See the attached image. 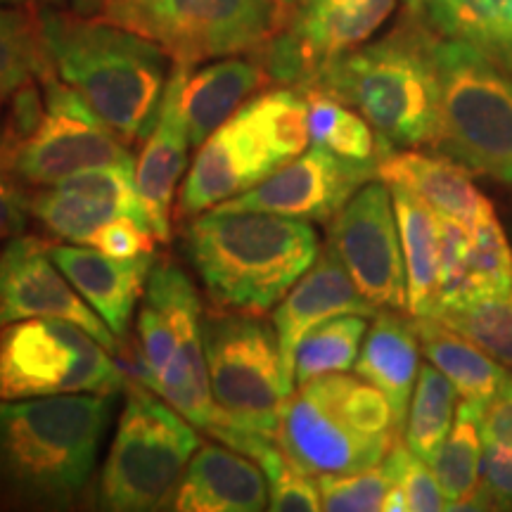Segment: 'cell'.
Segmentation results:
<instances>
[{
  "instance_id": "obj_20",
  "label": "cell",
  "mask_w": 512,
  "mask_h": 512,
  "mask_svg": "<svg viewBox=\"0 0 512 512\" xmlns=\"http://www.w3.org/2000/svg\"><path fill=\"white\" fill-rule=\"evenodd\" d=\"M50 256L86 304L124 342L133 313L145 297L155 254L117 259L91 245H50Z\"/></svg>"
},
{
  "instance_id": "obj_14",
  "label": "cell",
  "mask_w": 512,
  "mask_h": 512,
  "mask_svg": "<svg viewBox=\"0 0 512 512\" xmlns=\"http://www.w3.org/2000/svg\"><path fill=\"white\" fill-rule=\"evenodd\" d=\"M27 318H62L117 354L121 342L74 290L50 256V242L19 235L0 252V328Z\"/></svg>"
},
{
  "instance_id": "obj_13",
  "label": "cell",
  "mask_w": 512,
  "mask_h": 512,
  "mask_svg": "<svg viewBox=\"0 0 512 512\" xmlns=\"http://www.w3.org/2000/svg\"><path fill=\"white\" fill-rule=\"evenodd\" d=\"M373 178H377V164L351 162L325 147L313 145L304 155L273 171L266 181L216 209L264 211L302 221H330Z\"/></svg>"
},
{
  "instance_id": "obj_33",
  "label": "cell",
  "mask_w": 512,
  "mask_h": 512,
  "mask_svg": "<svg viewBox=\"0 0 512 512\" xmlns=\"http://www.w3.org/2000/svg\"><path fill=\"white\" fill-rule=\"evenodd\" d=\"M368 332V318L349 316L332 318L328 323L313 328L294 354V382L304 384L320 375L347 373L356 366L361 354L363 337Z\"/></svg>"
},
{
  "instance_id": "obj_26",
  "label": "cell",
  "mask_w": 512,
  "mask_h": 512,
  "mask_svg": "<svg viewBox=\"0 0 512 512\" xmlns=\"http://www.w3.org/2000/svg\"><path fill=\"white\" fill-rule=\"evenodd\" d=\"M415 325H418L422 354L451 380L460 399L479 408L494 399L510 375L501 361L437 318H415Z\"/></svg>"
},
{
  "instance_id": "obj_46",
  "label": "cell",
  "mask_w": 512,
  "mask_h": 512,
  "mask_svg": "<svg viewBox=\"0 0 512 512\" xmlns=\"http://www.w3.org/2000/svg\"><path fill=\"white\" fill-rule=\"evenodd\" d=\"M69 8L74 12H79V15H95L102 5L110 3V0H67Z\"/></svg>"
},
{
  "instance_id": "obj_7",
  "label": "cell",
  "mask_w": 512,
  "mask_h": 512,
  "mask_svg": "<svg viewBox=\"0 0 512 512\" xmlns=\"http://www.w3.org/2000/svg\"><path fill=\"white\" fill-rule=\"evenodd\" d=\"M197 427L162 396L138 382H126L110 453L98 484V503L112 512L171 510L192 453L200 448Z\"/></svg>"
},
{
  "instance_id": "obj_41",
  "label": "cell",
  "mask_w": 512,
  "mask_h": 512,
  "mask_svg": "<svg viewBox=\"0 0 512 512\" xmlns=\"http://www.w3.org/2000/svg\"><path fill=\"white\" fill-rule=\"evenodd\" d=\"M155 245V233H152L150 228H145L143 223H138L136 219H128V216H121V219L105 223L91 240V247L100 249V252L110 256H117V259H133V256L155 254Z\"/></svg>"
},
{
  "instance_id": "obj_9",
  "label": "cell",
  "mask_w": 512,
  "mask_h": 512,
  "mask_svg": "<svg viewBox=\"0 0 512 512\" xmlns=\"http://www.w3.org/2000/svg\"><path fill=\"white\" fill-rule=\"evenodd\" d=\"M126 382L112 351L76 323L27 318L0 328V401L117 394Z\"/></svg>"
},
{
  "instance_id": "obj_25",
  "label": "cell",
  "mask_w": 512,
  "mask_h": 512,
  "mask_svg": "<svg viewBox=\"0 0 512 512\" xmlns=\"http://www.w3.org/2000/svg\"><path fill=\"white\" fill-rule=\"evenodd\" d=\"M394 200L403 264H406L408 313L413 318L432 316L437 304L441 216L411 190L389 185Z\"/></svg>"
},
{
  "instance_id": "obj_30",
  "label": "cell",
  "mask_w": 512,
  "mask_h": 512,
  "mask_svg": "<svg viewBox=\"0 0 512 512\" xmlns=\"http://www.w3.org/2000/svg\"><path fill=\"white\" fill-rule=\"evenodd\" d=\"M309 102V133L311 143L335 152L351 162H373L387 155L389 147L373 131V126L342 100L323 91H304Z\"/></svg>"
},
{
  "instance_id": "obj_32",
  "label": "cell",
  "mask_w": 512,
  "mask_h": 512,
  "mask_svg": "<svg viewBox=\"0 0 512 512\" xmlns=\"http://www.w3.org/2000/svg\"><path fill=\"white\" fill-rule=\"evenodd\" d=\"M43 48L38 10L24 5H0V98H10L29 81L50 72Z\"/></svg>"
},
{
  "instance_id": "obj_29",
  "label": "cell",
  "mask_w": 512,
  "mask_h": 512,
  "mask_svg": "<svg viewBox=\"0 0 512 512\" xmlns=\"http://www.w3.org/2000/svg\"><path fill=\"white\" fill-rule=\"evenodd\" d=\"M240 112L252 124L278 169L309 150V102L299 88L280 86L256 95L240 107Z\"/></svg>"
},
{
  "instance_id": "obj_34",
  "label": "cell",
  "mask_w": 512,
  "mask_h": 512,
  "mask_svg": "<svg viewBox=\"0 0 512 512\" xmlns=\"http://www.w3.org/2000/svg\"><path fill=\"white\" fill-rule=\"evenodd\" d=\"M505 292H512V247L501 219L496 216L494 204L489 202L475 228L470 230L463 304Z\"/></svg>"
},
{
  "instance_id": "obj_44",
  "label": "cell",
  "mask_w": 512,
  "mask_h": 512,
  "mask_svg": "<svg viewBox=\"0 0 512 512\" xmlns=\"http://www.w3.org/2000/svg\"><path fill=\"white\" fill-rule=\"evenodd\" d=\"M19 140L12 131L10 114H8V98H0V171H12L15 157L19 152Z\"/></svg>"
},
{
  "instance_id": "obj_27",
  "label": "cell",
  "mask_w": 512,
  "mask_h": 512,
  "mask_svg": "<svg viewBox=\"0 0 512 512\" xmlns=\"http://www.w3.org/2000/svg\"><path fill=\"white\" fill-rule=\"evenodd\" d=\"M415 22L470 43L512 76V0H444Z\"/></svg>"
},
{
  "instance_id": "obj_15",
  "label": "cell",
  "mask_w": 512,
  "mask_h": 512,
  "mask_svg": "<svg viewBox=\"0 0 512 512\" xmlns=\"http://www.w3.org/2000/svg\"><path fill=\"white\" fill-rule=\"evenodd\" d=\"M147 290L155 292L169 306L176 323V354L166 373L152 384V392L162 396L197 430L209 432L219 420V406L211 394L209 366L202 342V302L195 285L176 261H164L152 268Z\"/></svg>"
},
{
  "instance_id": "obj_47",
  "label": "cell",
  "mask_w": 512,
  "mask_h": 512,
  "mask_svg": "<svg viewBox=\"0 0 512 512\" xmlns=\"http://www.w3.org/2000/svg\"><path fill=\"white\" fill-rule=\"evenodd\" d=\"M349 3V0H302L299 5L304 8H313V10H325V8H337V5Z\"/></svg>"
},
{
  "instance_id": "obj_40",
  "label": "cell",
  "mask_w": 512,
  "mask_h": 512,
  "mask_svg": "<svg viewBox=\"0 0 512 512\" xmlns=\"http://www.w3.org/2000/svg\"><path fill=\"white\" fill-rule=\"evenodd\" d=\"M512 508V446H484L477 510Z\"/></svg>"
},
{
  "instance_id": "obj_1",
  "label": "cell",
  "mask_w": 512,
  "mask_h": 512,
  "mask_svg": "<svg viewBox=\"0 0 512 512\" xmlns=\"http://www.w3.org/2000/svg\"><path fill=\"white\" fill-rule=\"evenodd\" d=\"M114 394L0 401V510L76 508L91 484Z\"/></svg>"
},
{
  "instance_id": "obj_4",
  "label": "cell",
  "mask_w": 512,
  "mask_h": 512,
  "mask_svg": "<svg viewBox=\"0 0 512 512\" xmlns=\"http://www.w3.org/2000/svg\"><path fill=\"white\" fill-rule=\"evenodd\" d=\"M437 38L403 15L380 41L330 62L304 91L342 100L394 150H432L439 131Z\"/></svg>"
},
{
  "instance_id": "obj_5",
  "label": "cell",
  "mask_w": 512,
  "mask_h": 512,
  "mask_svg": "<svg viewBox=\"0 0 512 512\" xmlns=\"http://www.w3.org/2000/svg\"><path fill=\"white\" fill-rule=\"evenodd\" d=\"M202 342L219 406L211 437L259 460L278 446L280 413L297 389L278 332L261 316L216 309L202 316Z\"/></svg>"
},
{
  "instance_id": "obj_50",
  "label": "cell",
  "mask_w": 512,
  "mask_h": 512,
  "mask_svg": "<svg viewBox=\"0 0 512 512\" xmlns=\"http://www.w3.org/2000/svg\"><path fill=\"white\" fill-rule=\"evenodd\" d=\"M41 5H60V3H67V0H38Z\"/></svg>"
},
{
  "instance_id": "obj_51",
  "label": "cell",
  "mask_w": 512,
  "mask_h": 512,
  "mask_svg": "<svg viewBox=\"0 0 512 512\" xmlns=\"http://www.w3.org/2000/svg\"><path fill=\"white\" fill-rule=\"evenodd\" d=\"M510 230H512V223H510Z\"/></svg>"
},
{
  "instance_id": "obj_38",
  "label": "cell",
  "mask_w": 512,
  "mask_h": 512,
  "mask_svg": "<svg viewBox=\"0 0 512 512\" xmlns=\"http://www.w3.org/2000/svg\"><path fill=\"white\" fill-rule=\"evenodd\" d=\"M256 463L268 479V510L273 512H316L320 503L318 477L309 475L283 448L273 446Z\"/></svg>"
},
{
  "instance_id": "obj_6",
  "label": "cell",
  "mask_w": 512,
  "mask_h": 512,
  "mask_svg": "<svg viewBox=\"0 0 512 512\" xmlns=\"http://www.w3.org/2000/svg\"><path fill=\"white\" fill-rule=\"evenodd\" d=\"M434 152L472 176L512 185V76L460 38H437Z\"/></svg>"
},
{
  "instance_id": "obj_3",
  "label": "cell",
  "mask_w": 512,
  "mask_h": 512,
  "mask_svg": "<svg viewBox=\"0 0 512 512\" xmlns=\"http://www.w3.org/2000/svg\"><path fill=\"white\" fill-rule=\"evenodd\" d=\"M185 252L216 309L264 316L318 259L311 221L211 209L188 221Z\"/></svg>"
},
{
  "instance_id": "obj_31",
  "label": "cell",
  "mask_w": 512,
  "mask_h": 512,
  "mask_svg": "<svg viewBox=\"0 0 512 512\" xmlns=\"http://www.w3.org/2000/svg\"><path fill=\"white\" fill-rule=\"evenodd\" d=\"M458 399L460 396L451 380L432 363H422L411 406H408L406 430H403L406 441L403 444L425 463H432L448 432H451Z\"/></svg>"
},
{
  "instance_id": "obj_42",
  "label": "cell",
  "mask_w": 512,
  "mask_h": 512,
  "mask_svg": "<svg viewBox=\"0 0 512 512\" xmlns=\"http://www.w3.org/2000/svg\"><path fill=\"white\" fill-rule=\"evenodd\" d=\"M31 219V195L12 171H0V245L24 235Z\"/></svg>"
},
{
  "instance_id": "obj_28",
  "label": "cell",
  "mask_w": 512,
  "mask_h": 512,
  "mask_svg": "<svg viewBox=\"0 0 512 512\" xmlns=\"http://www.w3.org/2000/svg\"><path fill=\"white\" fill-rule=\"evenodd\" d=\"M482 413L484 408L460 399L456 422L430 463L451 510H477L484 453L482 432H479Z\"/></svg>"
},
{
  "instance_id": "obj_17",
  "label": "cell",
  "mask_w": 512,
  "mask_h": 512,
  "mask_svg": "<svg viewBox=\"0 0 512 512\" xmlns=\"http://www.w3.org/2000/svg\"><path fill=\"white\" fill-rule=\"evenodd\" d=\"M278 171L266 145L240 110L200 145L185 178L178 219H195Z\"/></svg>"
},
{
  "instance_id": "obj_18",
  "label": "cell",
  "mask_w": 512,
  "mask_h": 512,
  "mask_svg": "<svg viewBox=\"0 0 512 512\" xmlns=\"http://www.w3.org/2000/svg\"><path fill=\"white\" fill-rule=\"evenodd\" d=\"M268 83L271 81L254 55H233L204 62L202 67L174 64L166 86L176 95L190 145L200 147Z\"/></svg>"
},
{
  "instance_id": "obj_11",
  "label": "cell",
  "mask_w": 512,
  "mask_h": 512,
  "mask_svg": "<svg viewBox=\"0 0 512 512\" xmlns=\"http://www.w3.org/2000/svg\"><path fill=\"white\" fill-rule=\"evenodd\" d=\"M328 245L377 311H408L406 264L387 183H366L332 216Z\"/></svg>"
},
{
  "instance_id": "obj_36",
  "label": "cell",
  "mask_w": 512,
  "mask_h": 512,
  "mask_svg": "<svg viewBox=\"0 0 512 512\" xmlns=\"http://www.w3.org/2000/svg\"><path fill=\"white\" fill-rule=\"evenodd\" d=\"M176 323L171 318L169 306L155 292H145V302L140 306L136 325V361H133V377L152 387L171 366L176 354Z\"/></svg>"
},
{
  "instance_id": "obj_8",
  "label": "cell",
  "mask_w": 512,
  "mask_h": 512,
  "mask_svg": "<svg viewBox=\"0 0 512 512\" xmlns=\"http://www.w3.org/2000/svg\"><path fill=\"white\" fill-rule=\"evenodd\" d=\"M95 17L157 43L174 64L254 55L280 22L275 0H110Z\"/></svg>"
},
{
  "instance_id": "obj_2",
  "label": "cell",
  "mask_w": 512,
  "mask_h": 512,
  "mask_svg": "<svg viewBox=\"0 0 512 512\" xmlns=\"http://www.w3.org/2000/svg\"><path fill=\"white\" fill-rule=\"evenodd\" d=\"M43 48L60 79L128 145L150 136L174 62L150 38L55 5H38Z\"/></svg>"
},
{
  "instance_id": "obj_23",
  "label": "cell",
  "mask_w": 512,
  "mask_h": 512,
  "mask_svg": "<svg viewBox=\"0 0 512 512\" xmlns=\"http://www.w3.org/2000/svg\"><path fill=\"white\" fill-rule=\"evenodd\" d=\"M377 178L387 185H401L439 216L458 221L467 230L475 223L489 200L472 183V174L444 155H425L420 150H389L377 164Z\"/></svg>"
},
{
  "instance_id": "obj_43",
  "label": "cell",
  "mask_w": 512,
  "mask_h": 512,
  "mask_svg": "<svg viewBox=\"0 0 512 512\" xmlns=\"http://www.w3.org/2000/svg\"><path fill=\"white\" fill-rule=\"evenodd\" d=\"M479 432L484 446H512V373L484 406Z\"/></svg>"
},
{
  "instance_id": "obj_21",
  "label": "cell",
  "mask_w": 512,
  "mask_h": 512,
  "mask_svg": "<svg viewBox=\"0 0 512 512\" xmlns=\"http://www.w3.org/2000/svg\"><path fill=\"white\" fill-rule=\"evenodd\" d=\"M171 510L261 512L268 510V479L254 458L226 444H200L192 453Z\"/></svg>"
},
{
  "instance_id": "obj_35",
  "label": "cell",
  "mask_w": 512,
  "mask_h": 512,
  "mask_svg": "<svg viewBox=\"0 0 512 512\" xmlns=\"http://www.w3.org/2000/svg\"><path fill=\"white\" fill-rule=\"evenodd\" d=\"M512 368V292L491 294L432 316Z\"/></svg>"
},
{
  "instance_id": "obj_19",
  "label": "cell",
  "mask_w": 512,
  "mask_h": 512,
  "mask_svg": "<svg viewBox=\"0 0 512 512\" xmlns=\"http://www.w3.org/2000/svg\"><path fill=\"white\" fill-rule=\"evenodd\" d=\"M349 313L373 318L377 309L358 292L335 249L325 245L309 271L290 287L273 311V328L278 332L280 351L292 375L299 342L318 325Z\"/></svg>"
},
{
  "instance_id": "obj_39",
  "label": "cell",
  "mask_w": 512,
  "mask_h": 512,
  "mask_svg": "<svg viewBox=\"0 0 512 512\" xmlns=\"http://www.w3.org/2000/svg\"><path fill=\"white\" fill-rule=\"evenodd\" d=\"M389 465H392L396 484L406 494L408 510L411 512H441L451 510L444 491H441L439 479L434 475L432 465L415 456V453L401 441H396L392 451L387 453Z\"/></svg>"
},
{
  "instance_id": "obj_24",
  "label": "cell",
  "mask_w": 512,
  "mask_h": 512,
  "mask_svg": "<svg viewBox=\"0 0 512 512\" xmlns=\"http://www.w3.org/2000/svg\"><path fill=\"white\" fill-rule=\"evenodd\" d=\"M420 337L415 318L399 311H377L356 361V375L375 384L392 403L399 432L406 430L408 406L420 373Z\"/></svg>"
},
{
  "instance_id": "obj_16",
  "label": "cell",
  "mask_w": 512,
  "mask_h": 512,
  "mask_svg": "<svg viewBox=\"0 0 512 512\" xmlns=\"http://www.w3.org/2000/svg\"><path fill=\"white\" fill-rule=\"evenodd\" d=\"M31 216L48 235L69 245H91L105 223L121 216L150 228L136 188V164L86 169L41 188L31 195Z\"/></svg>"
},
{
  "instance_id": "obj_45",
  "label": "cell",
  "mask_w": 512,
  "mask_h": 512,
  "mask_svg": "<svg viewBox=\"0 0 512 512\" xmlns=\"http://www.w3.org/2000/svg\"><path fill=\"white\" fill-rule=\"evenodd\" d=\"M439 3H444V0H403V15L420 19L422 15H427L432 8H437Z\"/></svg>"
},
{
  "instance_id": "obj_48",
  "label": "cell",
  "mask_w": 512,
  "mask_h": 512,
  "mask_svg": "<svg viewBox=\"0 0 512 512\" xmlns=\"http://www.w3.org/2000/svg\"><path fill=\"white\" fill-rule=\"evenodd\" d=\"M275 3H278V8H280V12H287V10L297 8V5H299V3H302V0H275Z\"/></svg>"
},
{
  "instance_id": "obj_10",
  "label": "cell",
  "mask_w": 512,
  "mask_h": 512,
  "mask_svg": "<svg viewBox=\"0 0 512 512\" xmlns=\"http://www.w3.org/2000/svg\"><path fill=\"white\" fill-rule=\"evenodd\" d=\"M41 86L46 114L12 164L19 181L48 188L86 169L136 164L126 140L53 69L43 76Z\"/></svg>"
},
{
  "instance_id": "obj_37",
  "label": "cell",
  "mask_w": 512,
  "mask_h": 512,
  "mask_svg": "<svg viewBox=\"0 0 512 512\" xmlns=\"http://www.w3.org/2000/svg\"><path fill=\"white\" fill-rule=\"evenodd\" d=\"M394 484L392 465L384 458L382 463L349 475L318 477L320 503L328 512H377Z\"/></svg>"
},
{
  "instance_id": "obj_49",
  "label": "cell",
  "mask_w": 512,
  "mask_h": 512,
  "mask_svg": "<svg viewBox=\"0 0 512 512\" xmlns=\"http://www.w3.org/2000/svg\"><path fill=\"white\" fill-rule=\"evenodd\" d=\"M31 3V0H0V5H24Z\"/></svg>"
},
{
  "instance_id": "obj_12",
  "label": "cell",
  "mask_w": 512,
  "mask_h": 512,
  "mask_svg": "<svg viewBox=\"0 0 512 512\" xmlns=\"http://www.w3.org/2000/svg\"><path fill=\"white\" fill-rule=\"evenodd\" d=\"M278 444L313 477L366 470L394 446L358 430L313 380L299 384L285 401Z\"/></svg>"
},
{
  "instance_id": "obj_22",
  "label": "cell",
  "mask_w": 512,
  "mask_h": 512,
  "mask_svg": "<svg viewBox=\"0 0 512 512\" xmlns=\"http://www.w3.org/2000/svg\"><path fill=\"white\" fill-rule=\"evenodd\" d=\"M188 147L192 145L181 112H178L176 95L166 86L159 117L150 136L145 138V147L136 162L140 202L150 219L152 233L162 245L171 240V221H174L171 211H174L178 181L188 166Z\"/></svg>"
}]
</instances>
